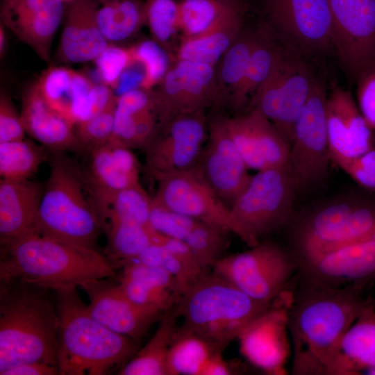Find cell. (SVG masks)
Segmentation results:
<instances>
[{
	"instance_id": "1",
	"label": "cell",
	"mask_w": 375,
	"mask_h": 375,
	"mask_svg": "<svg viewBox=\"0 0 375 375\" xmlns=\"http://www.w3.org/2000/svg\"><path fill=\"white\" fill-rule=\"evenodd\" d=\"M354 285L324 288L302 285L286 317L293 347L292 374H323L339 340L362 311L375 303Z\"/></svg>"
},
{
	"instance_id": "2",
	"label": "cell",
	"mask_w": 375,
	"mask_h": 375,
	"mask_svg": "<svg viewBox=\"0 0 375 375\" xmlns=\"http://www.w3.org/2000/svg\"><path fill=\"white\" fill-rule=\"evenodd\" d=\"M51 291L20 280L0 281L1 375L30 362L58 367V318Z\"/></svg>"
},
{
	"instance_id": "3",
	"label": "cell",
	"mask_w": 375,
	"mask_h": 375,
	"mask_svg": "<svg viewBox=\"0 0 375 375\" xmlns=\"http://www.w3.org/2000/svg\"><path fill=\"white\" fill-rule=\"evenodd\" d=\"M115 269L97 249L37 233L1 244L0 281L20 280L56 292L115 277Z\"/></svg>"
},
{
	"instance_id": "4",
	"label": "cell",
	"mask_w": 375,
	"mask_h": 375,
	"mask_svg": "<svg viewBox=\"0 0 375 375\" xmlns=\"http://www.w3.org/2000/svg\"><path fill=\"white\" fill-rule=\"evenodd\" d=\"M54 292L60 375L108 374L136 354L138 343L97 321L77 288Z\"/></svg>"
},
{
	"instance_id": "5",
	"label": "cell",
	"mask_w": 375,
	"mask_h": 375,
	"mask_svg": "<svg viewBox=\"0 0 375 375\" xmlns=\"http://www.w3.org/2000/svg\"><path fill=\"white\" fill-rule=\"evenodd\" d=\"M272 306L210 271L181 295L173 309L183 318V327L226 348Z\"/></svg>"
},
{
	"instance_id": "6",
	"label": "cell",
	"mask_w": 375,
	"mask_h": 375,
	"mask_svg": "<svg viewBox=\"0 0 375 375\" xmlns=\"http://www.w3.org/2000/svg\"><path fill=\"white\" fill-rule=\"evenodd\" d=\"M88 192L85 180L74 165L65 159L55 161L43 190L35 233L97 250L102 229Z\"/></svg>"
},
{
	"instance_id": "7",
	"label": "cell",
	"mask_w": 375,
	"mask_h": 375,
	"mask_svg": "<svg viewBox=\"0 0 375 375\" xmlns=\"http://www.w3.org/2000/svg\"><path fill=\"white\" fill-rule=\"evenodd\" d=\"M375 235V204L342 199L312 210L294 226L297 260L309 258Z\"/></svg>"
},
{
	"instance_id": "8",
	"label": "cell",
	"mask_w": 375,
	"mask_h": 375,
	"mask_svg": "<svg viewBox=\"0 0 375 375\" xmlns=\"http://www.w3.org/2000/svg\"><path fill=\"white\" fill-rule=\"evenodd\" d=\"M290 167L258 171L231 207L250 247L291 221L295 191Z\"/></svg>"
},
{
	"instance_id": "9",
	"label": "cell",
	"mask_w": 375,
	"mask_h": 375,
	"mask_svg": "<svg viewBox=\"0 0 375 375\" xmlns=\"http://www.w3.org/2000/svg\"><path fill=\"white\" fill-rule=\"evenodd\" d=\"M263 1L268 28L286 50L310 61L333 51L328 0Z\"/></svg>"
},
{
	"instance_id": "10",
	"label": "cell",
	"mask_w": 375,
	"mask_h": 375,
	"mask_svg": "<svg viewBox=\"0 0 375 375\" xmlns=\"http://www.w3.org/2000/svg\"><path fill=\"white\" fill-rule=\"evenodd\" d=\"M310 61L285 49L272 73L251 99L290 144L295 122L317 78Z\"/></svg>"
},
{
	"instance_id": "11",
	"label": "cell",
	"mask_w": 375,
	"mask_h": 375,
	"mask_svg": "<svg viewBox=\"0 0 375 375\" xmlns=\"http://www.w3.org/2000/svg\"><path fill=\"white\" fill-rule=\"evenodd\" d=\"M297 268L294 255L274 242H259L250 250L224 256L212 271L251 298L272 304Z\"/></svg>"
},
{
	"instance_id": "12",
	"label": "cell",
	"mask_w": 375,
	"mask_h": 375,
	"mask_svg": "<svg viewBox=\"0 0 375 375\" xmlns=\"http://www.w3.org/2000/svg\"><path fill=\"white\" fill-rule=\"evenodd\" d=\"M326 81L317 75L308 99L294 127L290 144V169L295 190L320 184L327 176L328 147Z\"/></svg>"
},
{
	"instance_id": "13",
	"label": "cell",
	"mask_w": 375,
	"mask_h": 375,
	"mask_svg": "<svg viewBox=\"0 0 375 375\" xmlns=\"http://www.w3.org/2000/svg\"><path fill=\"white\" fill-rule=\"evenodd\" d=\"M154 180L158 186L152 203L233 233L250 246L231 208L208 183L197 165L185 171L159 176Z\"/></svg>"
},
{
	"instance_id": "14",
	"label": "cell",
	"mask_w": 375,
	"mask_h": 375,
	"mask_svg": "<svg viewBox=\"0 0 375 375\" xmlns=\"http://www.w3.org/2000/svg\"><path fill=\"white\" fill-rule=\"evenodd\" d=\"M156 87L151 92L158 128L178 115L221 104L217 69L208 64L177 60Z\"/></svg>"
},
{
	"instance_id": "15",
	"label": "cell",
	"mask_w": 375,
	"mask_h": 375,
	"mask_svg": "<svg viewBox=\"0 0 375 375\" xmlns=\"http://www.w3.org/2000/svg\"><path fill=\"white\" fill-rule=\"evenodd\" d=\"M208 138L205 110L178 115L159 127L144 147L146 169L159 176L195 167Z\"/></svg>"
},
{
	"instance_id": "16",
	"label": "cell",
	"mask_w": 375,
	"mask_h": 375,
	"mask_svg": "<svg viewBox=\"0 0 375 375\" xmlns=\"http://www.w3.org/2000/svg\"><path fill=\"white\" fill-rule=\"evenodd\" d=\"M333 51L352 81L375 65V0H328Z\"/></svg>"
},
{
	"instance_id": "17",
	"label": "cell",
	"mask_w": 375,
	"mask_h": 375,
	"mask_svg": "<svg viewBox=\"0 0 375 375\" xmlns=\"http://www.w3.org/2000/svg\"><path fill=\"white\" fill-rule=\"evenodd\" d=\"M303 285L339 288L354 285L363 289L375 281V235L297 260Z\"/></svg>"
},
{
	"instance_id": "18",
	"label": "cell",
	"mask_w": 375,
	"mask_h": 375,
	"mask_svg": "<svg viewBox=\"0 0 375 375\" xmlns=\"http://www.w3.org/2000/svg\"><path fill=\"white\" fill-rule=\"evenodd\" d=\"M197 167L230 208L249 185L252 175L231 137L225 117L208 122V138Z\"/></svg>"
},
{
	"instance_id": "19",
	"label": "cell",
	"mask_w": 375,
	"mask_h": 375,
	"mask_svg": "<svg viewBox=\"0 0 375 375\" xmlns=\"http://www.w3.org/2000/svg\"><path fill=\"white\" fill-rule=\"evenodd\" d=\"M114 278L92 280L80 287L89 298L88 310L105 326L139 343L165 312L133 302L122 292L118 282L112 281Z\"/></svg>"
},
{
	"instance_id": "20",
	"label": "cell",
	"mask_w": 375,
	"mask_h": 375,
	"mask_svg": "<svg viewBox=\"0 0 375 375\" xmlns=\"http://www.w3.org/2000/svg\"><path fill=\"white\" fill-rule=\"evenodd\" d=\"M331 160L340 168L375 147L374 135L350 91L333 85L326 102Z\"/></svg>"
},
{
	"instance_id": "21",
	"label": "cell",
	"mask_w": 375,
	"mask_h": 375,
	"mask_svg": "<svg viewBox=\"0 0 375 375\" xmlns=\"http://www.w3.org/2000/svg\"><path fill=\"white\" fill-rule=\"evenodd\" d=\"M64 13L62 0L1 2V23L45 62L50 60L52 43Z\"/></svg>"
},
{
	"instance_id": "22",
	"label": "cell",
	"mask_w": 375,
	"mask_h": 375,
	"mask_svg": "<svg viewBox=\"0 0 375 375\" xmlns=\"http://www.w3.org/2000/svg\"><path fill=\"white\" fill-rule=\"evenodd\" d=\"M226 124L249 169L290 167V144L258 110L226 117Z\"/></svg>"
},
{
	"instance_id": "23",
	"label": "cell",
	"mask_w": 375,
	"mask_h": 375,
	"mask_svg": "<svg viewBox=\"0 0 375 375\" xmlns=\"http://www.w3.org/2000/svg\"><path fill=\"white\" fill-rule=\"evenodd\" d=\"M149 221L155 231L185 242L206 272L224 256L229 233L219 227L153 203Z\"/></svg>"
},
{
	"instance_id": "24",
	"label": "cell",
	"mask_w": 375,
	"mask_h": 375,
	"mask_svg": "<svg viewBox=\"0 0 375 375\" xmlns=\"http://www.w3.org/2000/svg\"><path fill=\"white\" fill-rule=\"evenodd\" d=\"M36 83L47 103L74 126L92 116L95 83L87 76L65 66H51Z\"/></svg>"
},
{
	"instance_id": "25",
	"label": "cell",
	"mask_w": 375,
	"mask_h": 375,
	"mask_svg": "<svg viewBox=\"0 0 375 375\" xmlns=\"http://www.w3.org/2000/svg\"><path fill=\"white\" fill-rule=\"evenodd\" d=\"M97 0L69 2L56 51L60 62L94 61L108 46L97 24Z\"/></svg>"
},
{
	"instance_id": "26",
	"label": "cell",
	"mask_w": 375,
	"mask_h": 375,
	"mask_svg": "<svg viewBox=\"0 0 375 375\" xmlns=\"http://www.w3.org/2000/svg\"><path fill=\"white\" fill-rule=\"evenodd\" d=\"M375 367V303L366 307L328 356L326 375H356Z\"/></svg>"
},
{
	"instance_id": "27",
	"label": "cell",
	"mask_w": 375,
	"mask_h": 375,
	"mask_svg": "<svg viewBox=\"0 0 375 375\" xmlns=\"http://www.w3.org/2000/svg\"><path fill=\"white\" fill-rule=\"evenodd\" d=\"M20 115L26 133L47 147L55 151L83 149L74 126L47 103L36 82L23 94Z\"/></svg>"
},
{
	"instance_id": "28",
	"label": "cell",
	"mask_w": 375,
	"mask_h": 375,
	"mask_svg": "<svg viewBox=\"0 0 375 375\" xmlns=\"http://www.w3.org/2000/svg\"><path fill=\"white\" fill-rule=\"evenodd\" d=\"M43 190L29 179L0 181V242L4 244L35 233Z\"/></svg>"
},
{
	"instance_id": "29",
	"label": "cell",
	"mask_w": 375,
	"mask_h": 375,
	"mask_svg": "<svg viewBox=\"0 0 375 375\" xmlns=\"http://www.w3.org/2000/svg\"><path fill=\"white\" fill-rule=\"evenodd\" d=\"M90 152L85 180L90 187L119 190L140 184L138 161L130 149L110 141Z\"/></svg>"
},
{
	"instance_id": "30",
	"label": "cell",
	"mask_w": 375,
	"mask_h": 375,
	"mask_svg": "<svg viewBox=\"0 0 375 375\" xmlns=\"http://www.w3.org/2000/svg\"><path fill=\"white\" fill-rule=\"evenodd\" d=\"M87 185L100 225L104 222L118 220L151 228L149 221L151 199L140 183L119 190Z\"/></svg>"
},
{
	"instance_id": "31",
	"label": "cell",
	"mask_w": 375,
	"mask_h": 375,
	"mask_svg": "<svg viewBox=\"0 0 375 375\" xmlns=\"http://www.w3.org/2000/svg\"><path fill=\"white\" fill-rule=\"evenodd\" d=\"M224 349L182 326L178 327L169 347L168 375H203L210 360Z\"/></svg>"
},
{
	"instance_id": "32",
	"label": "cell",
	"mask_w": 375,
	"mask_h": 375,
	"mask_svg": "<svg viewBox=\"0 0 375 375\" xmlns=\"http://www.w3.org/2000/svg\"><path fill=\"white\" fill-rule=\"evenodd\" d=\"M260 29L259 37L240 83L232 94L228 103L239 110L249 103L258 88L267 80L285 48L270 31Z\"/></svg>"
},
{
	"instance_id": "33",
	"label": "cell",
	"mask_w": 375,
	"mask_h": 375,
	"mask_svg": "<svg viewBox=\"0 0 375 375\" xmlns=\"http://www.w3.org/2000/svg\"><path fill=\"white\" fill-rule=\"evenodd\" d=\"M242 20L243 12H240L200 35L183 39L177 60L215 67L242 32Z\"/></svg>"
},
{
	"instance_id": "34",
	"label": "cell",
	"mask_w": 375,
	"mask_h": 375,
	"mask_svg": "<svg viewBox=\"0 0 375 375\" xmlns=\"http://www.w3.org/2000/svg\"><path fill=\"white\" fill-rule=\"evenodd\" d=\"M99 28L109 44H119L146 24L145 2L141 0H97Z\"/></svg>"
},
{
	"instance_id": "35",
	"label": "cell",
	"mask_w": 375,
	"mask_h": 375,
	"mask_svg": "<svg viewBox=\"0 0 375 375\" xmlns=\"http://www.w3.org/2000/svg\"><path fill=\"white\" fill-rule=\"evenodd\" d=\"M178 317L174 309L165 312L153 337L119 371L120 375H168L170 344L176 331Z\"/></svg>"
},
{
	"instance_id": "36",
	"label": "cell",
	"mask_w": 375,
	"mask_h": 375,
	"mask_svg": "<svg viewBox=\"0 0 375 375\" xmlns=\"http://www.w3.org/2000/svg\"><path fill=\"white\" fill-rule=\"evenodd\" d=\"M106 240L107 258L116 268L135 260L153 243L155 231L138 224L112 220L101 224Z\"/></svg>"
},
{
	"instance_id": "37",
	"label": "cell",
	"mask_w": 375,
	"mask_h": 375,
	"mask_svg": "<svg viewBox=\"0 0 375 375\" xmlns=\"http://www.w3.org/2000/svg\"><path fill=\"white\" fill-rule=\"evenodd\" d=\"M179 28L183 39L200 35L240 12L239 0H180Z\"/></svg>"
},
{
	"instance_id": "38",
	"label": "cell",
	"mask_w": 375,
	"mask_h": 375,
	"mask_svg": "<svg viewBox=\"0 0 375 375\" xmlns=\"http://www.w3.org/2000/svg\"><path fill=\"white\" fill-rule=\"evenodd\" d=\"M156 113L151 90L139 88L118 97L111 142L138 148L137 133L142 122Z\"/></svg>"
},
{
	"instance_id": "39",
	"label": "cell",
	"mask_w": 375,
	"mask_h": 375,
	"mask_svg": "<svg viewBox=\"0 0 375 375\" xmlns=\"http://www.w3.org/2000/svg\"><path fill=\"white\" fill-rule=\"evenodd\" d=\"M260 31L242 32L224 54L217 69L221 103L228 101L243 78Z\"/></svg>"
},
{
	"instance_id": "40",
	"label": "cell",
	"mask_w": 375,
	"mask_h": 375,
	"mask_svg": "<svg viewBox=\"0 0 375 375\" xmlns=\"http://www.w3.org/2000/svg\"><path fill=\"white\" fill-rule=\"evenodd\" d=\"M278 314L270 309L251 324L238 338L240 341L242 353L260 367L274 369L280 362L278 349L272 326Z\"/></svg>"
},
{
	"instance_id": "41",
	"label": "cell",
	"mask_w": 375,
	"mask_h": 375,
	"mask_svg": "<svg viewBox=\"0 0 375 375\" xmlns=\"http://www.w3.org/2000/svg\"><path fill=\"white\" fill-rule=\"evenodd\" d=\"M44 160L41 149L29 140L0 142V175L7 180H26Z\"/></svg>"
},
{
	"instance_id": "42",
	"label": "cell",
	"mask_w": 375,
	"mask_h": 375,
	"mask_svg": "<svg viewBox=\"0 0 375 375\" xmlns=\"http://www.w3.org/2000/svg\"><path fill=\"white\" fill-rule=\"evenodd\" d=\"M134 260L167 271L175 278L181 295L202 276L209 272L158 242H153Z\"/></svg>"
},
{
	"instance_id": "43",
	"label": "cell",
	"mask_w": 375,
	"mask_h": 375,
	"mask_svg": "<svg viewBox=\"0 0 375 375\" xmlns=\"http://www.w3.org/2000/svg\"><path fill=\"white\" fill-rule=\"evenodd\" d=\"M146 24L152 40L165 50L179 28V3L176 0H146Z\"/></svg>"
},
{
	"instance_id": "44",
	"label": "cell",
	"mask_w": 375,
	"mask_h": 375,
	"mask_svg": "<svg viewBox=\"0 0 375 375\" xmlns=\"http://www.w3.org/2000/svg\"><path fill=\"white\" fill-rule=\"evenodd\" d=\"M134 59L142 65L144 79L142 88L153 90L158 85L169 66L168 53L153 40H144L131 47Z\"/></svg>"
},
{
	"instance_id": "45",
	"label": "cell",
	"mask_w": 375,
	"mask_h": 375,
	"mask_svg": "<svg viewBox=\"0 0 375 375\" xmlns=\"http://www.w3.org/2000/svg\"><path fill=\"white\" fill-rule=\"evenodd\" d=\"M117 103L75 125L76 135L83 149L90 151L111 140Z\"/></svg>"
},
{
	"instance_id": "46",
	"label": "cell",
	"mask_w": 375,
	"mask_h": 375,
	"mask_svg": "<svg viewBox=\"0 0 375 375\" xmlns=\"http://www.w3.org/2000/svg\"><path fill=\"white\" fill-rule=\"evenodd\" d=\"M94 62L103 83L114 90L123 72L135 60L131 47L109 44Z\"/></svg>"
},
{
	"instance_id": "47",
	"label": "cell",
	"mask_w": 375,
	"mask_h": 375,
	"mask_svg": "<svg viewBox=\"0 0 375 375\" xmlns=\"http://www.w3.org/2000/svg\"><path fill=\"white\" fill-rule=\"evenodd\" d=\"M121 275L136 279L145 285L178 299L181 293L175 278L165 269L138 261H131L122 267Z\"/></svg>"
},
{
	"instance_id": "48",
	"label": "cell",
	"mask_w": 375,
	"mask_h": 375,
	"mask_svg": "<svg viewBox=\"0 0 375 375\" xmlns=\"http://www.w3.org/2000/svg\"><path fill=\"white\" fill-rule=\"evenodd\" d=\"M356 82L357 106L375 133V65L364 70Z\"/></svg>"
},
{
	"instance_id": "49",
	"label": "cell",
	"mask_w": 375,
	"mask_h": 375,
	"mask_svg": "<svg viewBox=\"0 0 375 375\" xmlns=\"http://www.w3.org/2000/svg\"><path fill=\"white\" fill-rule=\"evenodd\" d=\"M24 129L21 115L11 98L1 92L0 95V142L24 139Z\"/></svg>"
},
{
	"instance_id": "50",
	"label": "cell",
	"mask_w": 375,
	"mask_h": 375,
	"mask_svg": "<svg viewBox=\"0 0 375 375\" xmlns=\"http://www.w3.org/2000/svg\"><path fill=\"white\" fill-rule=\"evenodd\" d=\"M341 169L361 187L375 191V147Z\"/></svg>"
},
{
	"instance_id": "51",
	"label": "cell",
	"mask_w": 375,
	"mask_h": 375,
	"mask_svg": "<svg viewBox=\"0 0 375 375\" xmlns=\"http://www.w3.org/2000/svg\"><path fill=\"white\" fill-rule=\"evenodd\" d=\"M144 76L143 67L135 61L122 74L118 83L113 90L115 94L119 97L127 92L142 88Z\"/></svg>"
},
{
	"instance_id": "52",
	"label": "cell",
	"mask_w": 375,
	"mask_h": 375,
	"mask_svg": "<svg viewBox=\"0 0 375 375\" xmlns=\"http://www.w3.org/2000/svg\"><path fill=\"white\" fill-rule=\"evenodd\" d=\"M59 368L47 363L30 362L22 364L6 371L3 375H56Z\"/></svg>"
},
{
	"instance_id": "53",
	"label": "cell",
	"mask_w": 375,
	"mask_h": 375,
	"mask_svg": "<svg viewBox=\"0 0 375 375\" xmlns=\"http://www.w3.org/2000/svg\"><path fill=\"white\" fill-rule=\"evenodd\" d=\"M232 374L230 367L223 359L222 353L216 355L206 367L203 375H224Z\"/></svg>"
},
{
	"instance_id": "54",
	"label": "cell",
	"mask_w": 375,
	"mask_h": 375,
	"mask_svg": "<svg viewBox=\"0 0 375 375\" xmlns=\"http://www.w3.org/2000/svg\"><path fill=\"white\" fill-rule=\"evenodd\" d=\"M6 27L3 24L1 23L0 25V55L1 58L5 53L6 44Z\"/></svg>"
},
{
	"instance_id": "55",
	"label": "cell",
	"mask_w": 375,
	"mask_h": 375,
	"mask_svg": "<svg viewBox=\"0 0 375 375\" xmlns=\"http://www.w3.org/2000/svg\"><path fill=\"white\" fill-rule=\"evenodd\" d=\"M366 372L367 374L375 375V367L367 369Z\"/></svg>"
},
{
	"instance_id": "56",
	"label": "cell",
	"mask_w": 375,
	"mask_h": 375,
	"mask_svg": "<svg viewBox=\"0 0 375 375\" xmlns=\"http://www.w3.org/2000/svg\"><path fill=\"white\" fill-rule=\"evenodd\" d=\"M65 3H69L71 1H72L73 0H62Z\"/></svg>"
}]
</instances>
